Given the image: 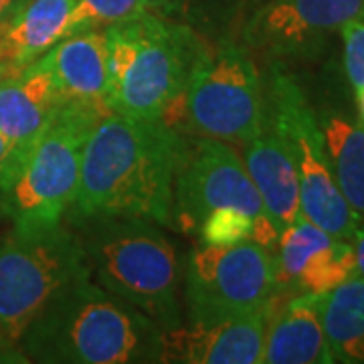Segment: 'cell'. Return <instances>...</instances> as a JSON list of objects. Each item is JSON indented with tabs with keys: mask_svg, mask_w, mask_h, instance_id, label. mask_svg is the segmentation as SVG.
I'll list each match as a JSON object with an SVG mask.
<instances>
[{
	"mask_svg": "<svg viewBox=\"0 0 364 364\" xmlns=\"http://www.w3.org/2000/svg\"><path fill=\"white\" fill-rule=\"evenodd\" d=\"M182 148L181 132L160 117L104 116L83 146L71 217L77 223L138 217L172 225Z\"/></svg>",
	"mask_w": 364,
	"mask_h": 364,
	"instance_id": "6da1fadb",
	"label": "cell"
},
{
	"mask_svg": "<svg viewBox=\"0 0 364 364\" xmlns=\"http://www.w3.org/2000/svg\"><path fill=\"white\" fill-rule=\"evenodd\" d=\"M21 344L28 360L41 363H160L162 330L90 273L53 299Z\"/></svg>",
	"mask_w": 364,
	"mask_h": 364,
	"instance_id": "7a4b0ae2",
	"label": "cell"
},
{
	"mask_svg": "<svg viewBox=\"0 0 364 364\" xmlns=\"http://www.w3.org/2000/svg\"><path fill=\"white\" fill-rule=\"evenodd\" d=\"M81 225H90L79 243L91 277L146 314L162 332L181 326L178 259L162 231L138 217H107Z\"/></svg>",
	"mask_w": 364,
	"mask_h": 364,
	"instance_id": "3957f363",
	"label": "cell"
},
{
	"mask_svg": "<svg viewBox=\"0 0 364 364\" xmlns=\"http://www.w3.org/2000/svg\"><path fill=\"white\" fill-rule=\"evenodd\" d=\"M107 105L136 119L160 116L186 90L198 49L191 35L152 14L104 28Z\"/></svg>",
	"mask_w": 364,
	"mask_h": 364,
	"instance_id": "277c9868",
	"label": "cell"
},
{
	"mask_svg": "<svg viewBox=\"0 0 364 364\" xmlns=\"http://www.w3.org/2000/svg\"><path fill=\"white\" fill-rule=\"evenodd\" d=\"M104 116L90 105L61 102L13 181L0 188L2 213L16 231L35 233L63 225L77 193L83 146Z\"/></svg>",
	"mask_w": 364,
	"mask_h": 364,
	"instance_id": "5b68a950",
	"label": "cell"
},
{
	"mask_svg": "<svg viewBox=\"0 0 364 364\" xmlns=\"http://www.w3.org/2000/svg\"><path fill=\"white\" fill-rule=\"evenodd\" d=\"M90 275L77 237L63 225L0 241V332L21 344L26 330L69 284Z\"/></svg>",
	"mask_w": 364,
	"mask_h": 364,
	"instance_id": "8992f818",
	"label": "cell"
},
{
	"mask_svg": "<svg viewBox=\"0 0 364 364\" xmlns=\"http://www.w3.org/2000/svg\"><path fill=\"white\" fill-rule=\"evenodd\" d=\"M267 117L282 136L298 172L301 215L332 237L352 241L363 221L334 181L318 117L314 116L294 77L279 67L272 73Z\"/></svg>",
	"mask_w": 364,
	"mask_h": 364,
	"instance_id": "52a82bcc",
	"label": "cell"
},
{
	"mask_svg": "<svg viewBox=\"0 0 364 364\" xmlns=\"http://www.w3.org/2000/svg\"><path fill=\"white\" fill-rule=\"evenodd\" d=\"M186 122L196 136L247 144L267 124L257 67L237 45L200 51L186 83Z\"/></svg>",
	"mask_w": 364,
	"mask_h": 364,
	"instance_id": "ba28073f",
	"label": "cell"
},
{
	"mask_svg": "<svg viewBox=\"0 0 364 364\" xmlns=\"http://www.w3.org/2000/svg\"><path fill=\"white\" fill-rule=\"evenodd\" d=\"M217 208H235L249 215L253 241L263 247L277 245L279 231L267 217L243 160L227 142L198 136L184 142L174 181V219L184 231H195Z\"/></svg>",
	"mask_w": 364,
	"mask_h": 364,
	"instance_id": "9c48e42d",
	"label": "cell"
},
{
	"mask_svg": "<svg viewBox=\"0 0 364 364\" xmlns=\"http://www.w3.org/2000/svg\"><path fill=\"white\" fill-rule=\"evenodd\" d=\"M191 316L255 312L277 296L275 257L255 241L203 245L184 267Z\"/></svg>",
	"mask_w": 364,
	"mask_h": 364,
	"instance_id": "30bf717a",
	"label": "cell"
},
{
	"mask_svg": "<svg viewBox=\"0 0 364 364\" xmlns=\"http://www.w3.org/2000/svg\"><path fill=\"white\" fill-rule=\"evenodd\" d=\"M272 304L255 312L191 316L162 332L160 363L261 364Z\"/></svg>",
	"mask_w": 364,
	"mask_h": 364,
	"instance_id": "8fae6325",
	"label": "cell"
},
{
	"mask_svg": "<svg viewBox=\"0 0 364 364\" xmlns=\"http://www.w3.org/2000/svg\"><path fill=\"white\" fill-rule=\"evenodd\" d=\"M354 18H364V0H265L245 37L261 51L296 55Z\"/></svg>",
	"mask_w": 364,
	"mask_h": 364,
	"instance_id": "7c38bea8",
	"label": "cell"
},
{
	"mask_svg": "<svg viewBox=\"0 0 364 364\" xmlns=\"http://www.w3.org/2000/svg\"><path fill=\"white\" fill-rule=\"evenodd\" d=\"M61 102L63 97L51 73L41 65L39 59L0 79V136L9 146L0 188L13 181Z\"/></svg>",
	"mask_w": 364,
	"mask_h": 364,
	"instance_id": "4fadbf2b",
	"label": "cell"
},
{
	"mask_svg": "<svg viewBox=\"0 0 364 364\" xmlns=\"http://www.w3.org/2000/svg\"><path fill=\"white\" fill-rule=\"evenodd\" d=\"M61 97L112 114L107 105L105 35L100 28L67 35L39 59Z\"/></svg>",
	"mask_w": 364,
	"mask_h": 364,
	"instance_id": "5bb4252c",
	"label": "cell"
},
{
	"mask_svg": "<svg viewBox=\"0 0 364 364\" xmlns=\"http://www.w3.org/2000/svg\"><path fill=\"white\" fill-rule=\"evenodd\" d=\"M73 9L75 0H18L0 23V67L18 71L71 35Z\"/></svg>",
	"mask_w": 364,
	"mask_h": 364,
	"instance_id": "9a60e30c",
	"label": "cell"
},
{
	"mask_svg": "<svg viewBox=\"0 0 364 364\" xmlns=\"http://www.w3.org/2000/svg\"><path fill=\"white\" fill-rule=\"evenodd\" d=\"M243 164L259 193L267 217L282 233L301 215L299 181L294 160L269 117L265 128L247 142Z\"/></svg>",
	"mask_w": 364,
	"mask_h": 364,
	"instance_id": "2e32d148",
	"label": "cell"
},
{
	"mask_svg": "<svg viewBox=\"0 0 364 364\" xmlns=\"http://www.w3.org/2000/svg\"><path fill=\"white\" fill-rule=\"evenodd\" d=\"M265 364H330L334 363L326 340L314 294L287 299L279 312H269L263 358Z\"/></svg>",
	"mask_w": 364,
	"mask_h": 364,
	"instance_id": "e0dca14e",
	"label": "cell"
},
{
	"mask_svg": "<svg viewBox=\"0 0 364 364\" xmlns=\"http://www.w3.org/2000/svg\"><path fill=\"white\" fill-rule=\"evenodd\" d=\"M314 299L334 363H364V277L354 273Z\"/></svg>",
	"mask_w": 364,
	"mask_h": 364,
	"instance_id": "ac0fdd59",
	"label": "cell"
},
{
	"mask_svg": "<svg viewBox=\"0 0 364 364\" xmlns=\"http://www.w3.org/2000/svg\"><path fill=\"white\" fill-rule=\"evenodd\" d=\"M328 162L346 203L364 219V126L348 117L324 112L318 117Z\"/></svg>",
	"mask_w": 364,
	"mask_h": 364,
	"instance_id": "d6986e66",
	"label": "cell"
},
{
	"mask_svg": "<svg viewBox=\"0 0 364 364\" xmlns=\"http://www.w3.org/2000/svg\"><path fill=\"white\" fill-rule=\"evenodd\" d=\"M148 13L146 0H75L71 33L107 28Z\"/></svg>",
	"mask_w": 364,
	"mask_h": 364,
	"instance_id": "ffe728a7",
	"label": "cell"
},
{
	"mask_svg": "<svg viewBox=\"0 0 364 364\" xmlns=\"http://www.w3.org/2000/svg\"><path fill=\"white\" fill-rule=\"evenodd\" d=\"M255 221L235 208H217L203 219L198 231L207 245H235L253 241Z\"/></svg>",
	"mask_w": 364,
	"mask_h": 364,
	"instance_id": "44dd1931",
	"label": "cell"
},
{
	"mask_svg": "<svg viewBox=\"0 0 364 364\" xmlns=\"http://www.w3.org/2000/svg\"><path fill=\"white\" fill-rule=\"evenodd\" d=\"M344 41V69L354 91L364 87V18L340 26Z\"/></svg>",
	"mask_w": 364,
	"mask_h": 364,
	"instance_id": "7402d4cb",
	"label": "cell"
},
{
	"mask_svg": "<svg viewBox=\"0 0 364 364\" xmlns=\"http://www.w3.org/2000/svg\"><path fill=\"white\" fill-rule=\"evenodd\" d=\"M31 363L21 344H14L0 332V364H18Z\"/></svg>",
	"mask_w": 364,
	"mask_h": 364,
	"instance_id": "603a6c76",
	"label": "cell"
},
{
	"mask_svg": "<svg viewBox=\"0 0 364 364\" xmlns=\"http://www.w3.org/2000/svg\"><path fill=\"white\" fill-rule=\"evenodd\" d=\"M352 249H354V267L356 275L364 277V227L360 225L352 237Z\"/></svg>",
	"mask_w": 364,
	"mask_h": 364,
	"instance_id": "cb8c5ba5",
	"label": "cell"
},
{
	"mask_svg": "<svg viewBox=\"0 0 364 364\" xmlns=\"http://www.w3.org/2000/svg\"><path fill=\"white\" fill-rule=\"evenodd\" d=\"M6 158H9V146L4 142V138L0 136V181H2L4 168H6Z\"/></svg>",
	"mask_w": 364,
	"mask_h": 364,
	"instance_id": "d4e9b609",
	"label": "cell"
},
{
	"mask_svg": "<svg viewBox=\"0 0 364 364\" xmlns=\"http://www.w3.org/2000/svg\"><path fill=\"white\" fill-rule=\"evenodd\" d=\"M16 2L18 0H0V23L11 14V11L16 6Z\"/></svg>",
	"mask_w": 364,
	"mask_h": 364,
	"instance_id": "484cf974",
	"label": "cell"
},
{
	"mask_svg": "<svg viewBox=\"0 0 364 364\" xmlns=\"http://www.w3.org/2000/svg\"><path fill=\"white\" fill-rule=\"evenodd\" d=\"M356 93V105H358V114H360V124L364 126V87L354 91Z\"/></svg>",
	"mask_w": 364,
	"mask_h": 364,
	"instance_id": "4316f807",
	"label": "cell"
},
{
	"mask_svg": "<svg viewBox=\"0 0 364 364\" xmlns=\"http://www.w3.org/2000/svg\"><path fill=\"white\" fill-rule=\"evenodd\" d=\"M170 2H172V0H146V6H148V9H164Z\"/></svg>",
	"mask_w": 364,
	"mask_h": 364,
	"instance_id": "83f0119b",
	"label": "cell"
},
{
	"mask_svg": "<svg viewBox=\"0 0 364 364\" xmlns=\"http://www.w3.org/2000/svg\"><path fill=\"white\" fill-rule=\"evenodd\" d=\"M4 75H6V71H4V69H2V67H0V79L4 77Z\"/></svg>",
	"mask_w": 364,
	"mask_h": 364,
	"instance_id": "f1b7e54d",
	"label": "cell"
}]
</instances>
